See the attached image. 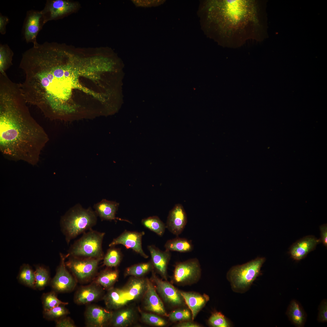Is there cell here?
I'll return each mask as SVG.
<instances>
[{
	"instance_id": "9c48e42d",
	"label": "cell",
	"mask_w": 327,
	"mask_h": 327,
	"mask_svg": "<svg viewBox=\"0 0 327 327\" xmlns=\"http://www.w3.org/2000/svg\"><path fill=\"white\" fill-rule=\"evenodd\" d=\"M60 262L55 275L51 279L50 285L56 293H67L72 291L77 285V280L69 272L66 264L67 255L60 253Z\"/></svg>"
},
{
	"instance_id": "3957f363",
	"label": "cell",
	"mask_w": 327,
	"mask_h": 327,
	"mask_svg": "<svg viewBox=\"0 0 327 327\" xmlns=\"http://www.w3.org/2000/svg\"><path fill=\"white\" fill-rule=\"evenodd\" d=\"M213 4L212 16L223 45L236 48L249 40H260L262 28L257 1L227 0Z\"/></svg>"
},
{
	"instance_id": "603a6c76",
	"label": "cell",
	"mask_w": 327,
	"mask_h": 327,
	"mask_svg": "<svg viewBox=\"0 0 327 327\" xmlns=\"http://www.w3.org/2000/svg\"><path fill=\"white\" fill-rule=\"evenodd\" d=\"M286 314L290 320L296 326L301 327L304 326L306 320V314L297 301L293 300L290 302Z\"/></svg>"
},
{
	"instance_id": "ffe728a7",
	"label": "cell",
	"mask_w": 327,
	"mask_h": 327,
	"mask_svg": "<svg viewBox=\"0 0 327 327\" xmlns=\"http://www.w3.org/2000/svg\"><path fill=\"white\" fill-rule=\"evenodd\" d=\"M119 203L113 201L103 199L94 206V211L102 220H119L130 223L128 220L117 217L116 212L119 206Z\"/></svg>"
},
{
	"instance_id": "7402d4cb",
	"label": "cell",
	"mask_w": 327,
	"mask_h": 327,
	"mask_svg": "<svg viewBox=\"0 0 327 327\" xmlns=\"http://www.w3.org/2000/svg\"><path fill=\"white\" fill-rule=\"evenodd\" d=\"M103 299L108 309H117L129 302L126 298L124 289L113 287L108 289Z\"/></svg>"
},
{
	"instance_id": "60d3db41",
	"label": "cell",
	"mask_w": 327,
	"mask_h": 327,
	"mask_svg": "<svg viewBox=\"0 0 327 327\" xmlns=\"http://www.w3.org/2000/svg\"><path fill=\"white\" fill-rule=\"evenodd\" d=\"M137 6L144 7H150L154 6L159 4V2L155 0H132Z\"/></svg>"
},
{
	"instance_id": "e0dca14e",
	"label": "cell",
	"mask_w": 327,
	"mask_h": 327,
	"mask_svg": "<svg viewBox=\"0 0 327 327\" xmlns=\"http://www.w3.org/2000/svg\"><path fill=\"white\" fill-rule=\"evenodd\" d=\"M103 290L99 285L93 282L80 288L76 292L74 301L79 305H85L97 301L104 297Z\"/></svg>"
},
{
	"instance_id": "d4e9b609",
	"label": "cell",
	"mask_w": 327,
	"mask_h": 327,
	"mask_svg": "<svg viewBox=\"0 0 327 327\" xmlns=\"http://www.w3.org/2000/svg\"><path fill=\"white\" fill-rule=\"evenodd\" d=\"M134 319L131 309H127L113 312L110 324L115 327H124L131 324Z\"/></svg>"
},
{
	"instance_id": "52a82bcc",
	"label": "cell",
	"mask_w": 327,
	"mask_h": 327,
	"mask_svg": "<svg viewBox=\"0 0 327 327\" xmlns=\"http://www.w3.org/2000/svg\"><path fill=\"white\" fill-rule=\"evenodd\" d=\"M66 266L77 280L82 282L88 281L96 273L100 259L68 257Z\"/></svg>"
},
{
	"instance_id": "8992f818",
	"label": "cell",
	"mask_w": 327,
	"mask_h": 327,
	"mask_svg": "<svg viewBox=\"0 0 327 327\" xmlns=\"http://www.w3.org/2000/svg\"><path fill=\"white\" fill-rule=\"evenodd\" d=\"M105 233L92 229L83 233L70 246L66 254L72 256L103 260L104 256L102 244Z\"/></svg>"
},
{
	"instance_id": "f35d334b",
	"label": "cell",
	"mask_w": 327,
	"mask_h": 327,
	"mask_svg": "<svg viewBox=\"0 0 327 327\" xmlns=\"http://www.w3.org/2000/svg\"><path fill=\"white\" fill-rule=\"evenodd\" d=\"M319 312L318 320L321 322H326L327 321V302L325 299L323 300L319 307Z\"/></svg>"
},
{
	"instance_id": "8fae6325",
	"label": "cell",
	"mask_w": 327,
	"mask_h": 327,
	"mask_svg": "<svg viewBox=\"0 0 327 327\" xmlns=\"http://www.w3.org/2000/svg\"><path fill=\"white\" fill-rule=\"evenodd\" d=\"M77 6L76 3L69 1L48 0L41 11L46 23L66 16L76 9Z\"/></svg>"
},
{
	"instance_id": "cb8c5ba5",
	"label": "cell",
	"mask_w": 327,
	"mask_h": 327,
	"mask_svg": "<svg viewBox=\"0 0 327 327\" xmlns=\"http://www.w3.org/2000/svg\"><path fill=\"white\" fill-rule=\"evenodd\" d=\"M146 287V280L134 278L132 279L124 288L126 298L128 301L135 299L144 292Z\"/></svg>"
},
{
	"instance_id": "f546056e",
	"label": "cell",
	"mask_w": 327,
	"mask_h": 327,
	"mask_svg": "<svg viewBox=\"0 0 327 327\" xmlns=\"http://www.w3.org/2000/svg\"><path fill=\"white\" fill-rule=\"evenodd\" d=\"M142 224L160 236H162L166 228L163 222L157 216H153L143 219Z\"/></svg>"
},
{
	"instance_id": "484cf974",
	"label": "cell",
	"mask_w": 327,
	"mask_h": 327,
	"mask_svg": "<svg viewBox=\"0 0 327 327\" xmlns=\"http://www.w3.org/2000/svg\"><path fill=\"white\" fill-rule=\"evenodd\" d=\"M110 268L102 271L93 282L108 289L112 288L118 279L119 272L117 269H113Z\"/></svg>"
},
{
	"instance_id": "ba28073f",
	"label": "cell",
	"mask_w": 327,
	"mask_h": 327,
	"mask_svg": "<svg viewBox=\"0 0 327 327\" xmlns=\"http://www.w3.org/2000/svg\"><path fill=\"white\" fill-rule=\"evenodd\" d=\"M198 260L196 258L178 263L176 265L173 274L175 282L180 285H187L197 282L201 275Z\"/></svg>"
},
{
	"instance_id": "9a60e30c",
	"label": "cell",
	"mask_w": 327,
	"mask_h": 327,
	"mask_svg": "<svg viewBox=\"0 0 327 327\" xmlns=\"http://www.w3.org/2000/svg\"><path fill=\"white\" fill-rule=\"evenodd\" d=\"M187 222V215L183 207L180 204H176L169 212L166 227L178 236L183 231Z\"/></svg>"
},
{
	"instance_id": "d590c367",
	"label": "cell",
	"mask_w": 327,
	"mask_h": 327,
	"mask_svg": "<svg viewBox=\"0 0 327 327\" xmlns=\"http://www.w3.org/2000/svg\"><path fill=\"white\" fill-rule=\"evenodd\" d=\"M209 325L213 327H230L231 326L230 322L220 312L213 313L208 320Z\"/></svg>"
},
{
	"instance_id": "f1b7e54d",
	"label": "cell",
	"mask_w": 327,
	"mask_h": 327,
	"mask_svg": "<svg viewBox=\"0 0 327 327\" xmlns=\"http://www.w3.org/2000/svg\"><path fill=\"white\" fill-rule=\"evenodd\" d=\"M35 268V289L43 290L50 284L51 280L49 270L42 265H36Z\"/></svg>"
},
{
	"instance_id": "8d00e7d4",
	"label": "cell",
	"mask_w": 327,
	"mask_h": 327,
	"mask_svg": "<svg viewBox=\"0 0 327 327\" xmlns=\"http://www.w3.org/2000/svg\"><path fill=\"white\" fill-rule=\"evenodd\" d=\"M170 320L173 322L187 321L192 318L191 313L189 309H180L171 312L168 315Z\"/></svg>"
},
{
	"instance_id": "d6a6232c",
	"label": "cell",
	"mask_w": 327,
	"mask_h": 327,
	"mask_svg": "<svg viewBox=\"0 0 327 327\" xmlns=\"http://www.w3.org/2000/svg\"><path fill=\"white\" fill-rule=\"evenodd\" d=\"M56 293L52 290L42 294L41 300L43 311H48L60 305H66L68 304V302L59 300L58 298Z\"/></svg>"
},
{
	"instance_id": "4fadbf2b",
	"label": "cell",
	"mask_w": 327,
	"mask_h": 327,
	"mask_svg": "<svg viewBox=\"0 0 327 327\" xmlns=\"http://www.w3.org/2000/svg\"><path fill=\"white\" fill-rule=\"evenodd\" d=\"M145 233L142 231H130L125 230L117 238L114 239L109 244L110 247L121 244L127 249H130L143 257H148L144 252L142 246V239Z\"/></svg>"
},
{
	"instance_id": "5bb4252c",
	"label": "cell",
	"mask_w": 327,
	"mask_h": 327,
	"mask_svg": "<svg viewBox=\"0 0 327 327\" xmlns=\"http://www.w3.org/2000/svg\"><path fill=\"white\" fill-rule=\"evenodd\" d=\"M113 312L95 305H88L84 313L85 324L88 327H103L110 323Z\"/></svg>"
},
{
	"instance_id": "836d02e7",
	"label": "cell",
	"mask_w": 327,
	"mask_h": 327,
	"mask_svg": "<svg viewBox=\"0 0 327 327\" xmlns=\"http://www.w3.org/2000/svg\"><path fill=\"white\" fill-rule=\"evenodd\" d=\"M153 267L152 262L135 264L127 268L124 274L125 276H140L152 269Z\"/></svg>"
},
{
	"instance_id": "83f0119b",
	"label": "cell",
	"mask_w": 327,
	"mask_h": 327,
	"mask_svg": "<svg viewBox=\"0 0 327 327\" xmlns=\"http://www.w3.org/2000/svg\"><path fill=\"white\" fill-rule=\"evenodd\" d=\"M17 279L22 285L35 289V271L28 264H24L21 266Z\"/></svg>"
},
{
	"instance_id": "5b68a950",
	"label": "cell",
	"mask_w": 327,
	"mask_h": 327,
	"mask_svg": "<svg viewBox=\"0 0 327 327\" xmlns=\"http://www.w3.org/2000/svg\"><path fill=\"white\" fill-rule=\"evenodd\" d=\"M264 258H257L246 263L233 266L227 272L226 278L235 292L243 293L250 288L259 276Z\"/></svg>"
},
{
	"instance_id": "2e32d148",
	"label": "cell",
	"mask_w": 327,
	"mask_h": 327,
	"mask_svg": "<svg viewBox=\"0 0 327 327\" xmlns=\"http://www.w3.org/2000/svg\"><path fill=\"white\" fill-rule=\"evenodd\" d=\"M144 307L146 310L163 316H168L163 303L157 295L155 288L148 279L146 280L144 292Z\"/></svg>"
},
{
	"instance_id": "74e56055",
	"label": "cell",
	"mask_w": 327,
	"mask_h": 327,
	"mask_svg": "<svg viewBox=\"0 0 327 327\" xmlns=\"http://www.w3.org/2000/svg\"><path fill=\"white\" fill-rule=\"evenodd\" d=\"M141 318L145 322L154 326L161 327L167 324L163 318L154 314L143 312L141 314Z\"/></svg>"
},
{
	"instance_id": "7a4b0ae2",
	"label": "cell",
	"mask_w": 327,
	"mask_h": 327,
	"mask_svg": "<svg viewBox=\"0 0 327 327\" xmlns=\"http://www.w3.org/2000/svg\"><path fill=\"white\" fill-rule=\"evenodd\" d=\"M19 84L0 78V150L9 160L35 165L49 138L31 115Z\"/></svg>"
},
{
	"instance_id": "ab89813d",
	"label": "cell",
	"mask_w": 327,
	"mask_h": 327,
	"mask_svg": "<svg viewBox=\"0 0 327 327\" xmlns=\"http://www.w3.org/2000/svg\"><path fill=\"white\" fill-rule=\"evenodd\" d=\"M55 321V326L57 327H76L73 321L69 317L65 316Z\"/></svg>"
},
{
	"instance_id": "30bf717a",
	"label": "cell",
	"mask_w": 327,
	"mask_h": 327,
	"mask_svg": "<svg viewBox=\"0 0 327 327\" xmlns=\"http://www.w3.org/2000/svg\"><path fill=\"white\" fill-rule=\"evenodd\" d=\"M45 24L41 11L31 10L27 12L23 27L24 38L27 43H38L37 36Z\"/></svg>"
},
{
	"instance_id": "7bdbcfd3",
	"label": "cell",
	"mask_w": 327,
	"mask_h": 327,
	"mask_svg": "<svg viewBox=\"0 0 327 327\" xmlns=\"http://www.w3.org/2000/svg\"><path fill=\"white\" fill-rule=\"evenodd\" d=\"M320 229L321 232L320 241L326 247L327 246V226L326 224L320 226Z\"/></svg>"
},
{
	"instance_id": "4dcf8cb0",
	"label": "cell",
	"mask_w": 327,
	"mask_h": 327,
	"mask_svg": "<svg viewBox=\"0 0 327 327\" xmlns=\"http://www.w3.org/2000/svg\"><path fill=\"white\" fill-rule=\"evenodd\" d=\"M13 51L7 44L0 45V73H5L6 71L12 65Z\"/></svg>"
},
{
	"instance_id": "b9f144b4",
	"label": "cell",
	"mask_w": 327,
	"mask_h": 327,
	"mask_svg": "<svg viewBox=\"0 0 327 327\" xmlns=\"http://www.w3.org/2000/svg\"><path fill=\"white\" fill-rule=\"evenodd\" d=\"M9 21V18L6 16L0 14V33L5 35L6 31V26Z\"/></svg>"
},
{
	"instance_id": "44dd1931",
	"label": "cell",
	"mask_w": 327,
	"mask_h": 327,
	"mask_svg": "<svg viewBox=\"0 0 327 327\" xmlns=\"http://www.w3.org/2000/svg\"><path fill=\"white\" fill-rule=\"evenodd\" d=\"M180 292L185 302L191 312L192 319L194 320L198 312L209 301V297L206 294L202 295L194 292L180 291Z\"/></svg>"
},
{
	"instance_id": "1f68e13d",
	"label": "cell",
	"mask_w": 327,
	"mask_h": 327,
	"mask_svg": "<svg viewBox=\"0 0 327 327\" xmlns=\"http://www.w3.org/2000/svg\"><path fill=\"white\" fill-rule=\"evenodd\" d=\"M110 247L103 259L104 265L108 268L117 267L119 264L122 258V253L119 249L114 246Z\"/></svg>"
},
{
	"instance_id": "277c9868",
	"label": "cell",
	"mask_w": 327,
	"mask_h": 327,
	"mask_svg": "<svg viewBox=\"0 0 327 327\" xmlns=\"http://www.w3.org/2000/svg\"><path fill=\"white\" fill-rule=\"evenodd\" d=\"M97 215L89 207L77 204L68 210L60 221L61 231L68 244L78 235L92 229L96 224Z\"/></svg>"
},
{
	"instance_id": "4316f807",
	"label": "cell",
	"mask_w": 327,
	"mask_h": 327,
	"mask_svg": "<svg viewBox=\"0 0 327 327\" xmlns=\"http://www.w3.org/2000/svg\"><path fill=\"white\" fill-rule=\"evenodd\" d=\"M165 250L181 253L189 252L192 251L193 245L191 240L179 237L167 240L164 245Z\"/></svg>"
},
{
	"instance_id": "d6986e66",
	"label": "cell",
	"mask_w": 327,
	"mask_h": 327,
	"mask_svg": "<svg viewBox=\"0 0 327 327\" xmlns=\"http://www.w3.org/2000/svg\"><path fill=\"white\" fill-rule=\"evenodd\" d=\"M320 240L313 236H306L294 243L291 247L290 253L295 260H300L313 250Z\"/></svg>"
},
{
	"instance_id": "ac0fdd59",
	"label": "cell",
	"mask_w": 327,
	"mask_h": 327,
	"mask_svg": "<svg viewBox=\"0 0 327 327\" xmlns=\"http://www.w3.org/2000/svg\"><path fill=\"white\" fill-rule=\"evenodd\" d=\"M154 267L160 275L167 279V266L171 254L170 251H163L153 245L148 246Z\"/></svg>"
},
{
	"instance_id": "e575fe53",
	"label": "cell",
	"mask_w": 327,
	"mask_h": 327,
	"mask_svg": "<svg viewBox=\"0 0 327 327\" xmlns=\"http://www.w3.org/2000/svg\"><path fill=\"white\" fill-rule=\"evenodd\" d=\"M64 305H60L46 311H43V318L49 321L56 320L70 314Z\"/></svg>"
},
{
	"instance_id": "ee69618b",
	"label": "cell",
	"mask_w": 327,
	"mask_h": 327,
	"mask_svg": "<svg viewBox=\"0 0 327 327\" xmlns=\"http://www.w3.org/2000/svg\"><path fill=\"white\" fill-rule=\"evenodd\" d=\"M177 327H200V325L196 323L184 321L181 322L175 325Z\"/></svg>"
},
{
	"instance_id": "7c38bea8",
	"label": "cell",
	"mask_w": 327,
	"mask_h": 327,
	"mask_svg": "<svg viewBox=\"0 0 327 327\" xmlns=\"http://www.w3.org/2000/svg\"><path fill=\"white\" fill-rule=\"evenodd\" d=\"M151 278L156 289L165 302L173 306L183 305L184 301L180 291L169 282L158 278L154 272Z\"/></svg>"
},
{
	"instance_id": "6da1fadb",
	"label": "cell",
	"mask_w": 327,
	"mask_h": 327,
	"mask_svg": "<svg viewBox=\"0 0 327 327\" xmlns=\"http://www.w3.org/2000/svg\"><path fill=\"white\" fill-rule=\"evenodd\" d=\"M74 49L64 44L38 43L22 54L20 68L25 79L19 84L27 103L53 119L70 110Z\"/></svg>"
}]
</instances>
